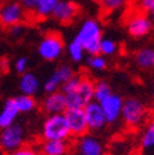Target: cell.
Returning a JSON list of instances; mask_svg holds the SVG:
<instances>
[{
    "mask_svg": "<svg viewBox=\"0 0 154 155\" xmlns=\"http://www.w3.org/2000/svg\"><path fill=\"white\" fill-rule=\"evenodd\" d=\"M128 0H99V4L101 6V8L104 11H108V13H112V11H118L122 7L126 4Z\"/></svg>",
    "mask_w": 154,
    "mask_h": 155,
    "instance_id": "28",
    "label": "cell"
},
{
    "mask_svg": "<svg viewBox=\"0 0 154 155\" xmlns=\"http://www.w3.org/2000/svg\"><path fill=\"white\" fill-rule=\"evenodd\" d=\"M67 53L68 55H70L71 61L74 62H82L85 60V54H86V50H85V47L82 45H80L79 42H78L77 39H72L70 43H68L67 46Z\"/></svg>",
    "mask_w": 154,
    "mask_h": 155,
    "instance_id": "21",
    "label": "cell"
},
{
    "mask_svg": "<svg viewBox=\"0 0 154 155\" xmlns=\"http://www.w3.org/2000/svg\"><path fill=\"white\" fill-rule=\"evenodd\" d=\"M118 43L111 38H103L101 45H100V54L104 55V57H110V55H114L118 51Z\"/></svg>",
    "mask_w": 154,
    "mask_h": 155,
    "instance_id": "26",
    "label": "cell"
},
{
    "mask_svg": "<svg viewBox=\"0 0 154 155\" xmlns=\"http://www.w3.org/2000/svg\"><path fill=\"white\" fill-rule=\"evenodd\" d=\"M111 94H112V89L108 82L97 81L96 83H94V101L100 103V101H103L104 98L111 96Z\"/></svg>",
    "mask_w": 154,
    "mask_h": 155,
    "instance_id": "24",
    "label": "cell"
},
{
    "mask_svg": "<svg viewBox=\"0 0 154 155\" xmlns=\"http://www.w3.org/2000/svg\"><path fill=\"white\" fill-rule=\"evenodd\" d=\"M42 110L47 115H58V114H65L68 110L67 98L63 91H56V93L47 94L42 101Z\"/></svg>",
    "mask_w": 154,
    "mask_h": 155,
    "instance_id": "15",
    "label": "cell"
},
{
    "mask_svg": "<svg viewBox=\"0 0 154 155\" xmlns=\"http://www.w3.org/2000/svg\"><path fill=\"white\" fill-rule=\"evenodd\" d=\"M135 64L142 71L154 69V47H142L133 55Z\"/></svg>",
    "mask_w": 154,
    "mask_h": 155,
    "instance_id": "18",
    "label": "cell"
},
{
    "mask_svg": "<svg viewBox=\"0 0 154 155\" xmlns=\"http://www.w3.org/2000/svg\"><path fill=\"white\" fill-rule=\"evenodd\" d=\"M24 32V26L22 25H15V26H11V28H9V33L13 38H19V36L22 35Z\"/></svg>",
    "mask_w": 154,
    "mask_h": 155,
    "instance_id": "31",
    "label": "cell"
},
{
    "mask_svg": "<svg viewBox=\"0 0 154 155\" xmlns=\"http://www.w3.org/2000/svg\"><path fill=\"white\" fill-rule=\"evenodd\" d=\"M125 26H126V32H128V35L131 38L143 39L151 33L154 24L147 14L136 10V11H133L132 14H129L126 17Z\"/></svg>",
    "mask_w": 154,
    "mask_h": 155,
    "instance_id": "6",
    "label": "cell"
},
{
    "mask_svg": "<svg viewBox=\"0 0 154 155\" xmlns=\"http://www.w3.org/2000/svg\"><path fill=\"white\" fill-rule=\"evenodd\" d=\"M18 87L21 90V94H26V96H35L39 91V79L33 72H26V74L19 76V82H18Z\"/></svg>",
    "mask_w": 154,
    "mask_h": 155,
    "instance_id": "19",
    "label": "cell"
},
{
    "mask_svg": "<svg viewBox=\"0 0 154 155\" xmlns=\"http://www.w3.org/2000/svg\"><path fill=\"white\" fill-rule=\"evenodd\" d=\"M153 120H154V112H153Z\"/></svg>",
    "mask_w": 154,
    "mask_h": 155,
    "instance_id": "34",
    "label": "cell"
},
{
    "mask_svg": "<svg viewBox=\"0 0 154 155\" xmlns=\"http://www.w3.org/2000/svg\"><path fill=\"white\" fill-rule=\"evenodd\" d=\"M64 40L58 32H47L38 45V54L45 61H56L64 53Z\"/></svg>",
    "mask_w": 154,
    "mask_h": 155,
    "instance_id": "5",
    "label": "cell"
},
{
    "mask_svg": "<svg viewBox=\"0 0 154 155\" xmlns=\"http://www.w3.org/2000/svg\"><path fill=\"white\" fill-rule=\"evenodd\" d=\"M151 93H153V97H154V83H153V90H151Z\"/></svg>",
    "mask_w": 154,
    "mask_h": 155,
    "instance_id": "32",
    "label": "cell"
},
{
    "mask_svg": "<svg viewBox=\"0 0 154 155\" xmlns=\"http://www.w3.org/2000/svg\"><path fill=\"white\" fill-rule=\"evenodd\" d=\"M140 145L143 150H153L154 148V120L147 123L140 137Z\"/></svg>",
    "mask_w": 154,
    "mask_h": 155,
    "instance_id": "23",
    "label": "cell"
},
{
    "mask_svg": "<svg viewBox=\"0 0 154 155\" xmlns=\"http://www.w3.org/2000/svg\"><path fill=\"white\" fill-rule=\"evenodd\" d=\"M75 148L78 155H106V150L101 140L89 133L77 139Z\"/></svg>",
    "mask_w": 154,
    "mask_h": 155,
    "instance_id": "13",
    "label": "cell"
},
{
    "mask_svg": "<svg viewBox=\"0 0 154 155\" xmlns=\"http://www.w3.org/2000/svg\"><path fill=\"white\" fill-rule=\"evenodd\" d=\"M138 11L147 14L154 24V0H135Z\"/></svg>",
    "mask_w": 154,
    "mask_h": 155,
    "instance_id": "27",
    "label": "cell"
},
{
    "mask_svg": "<svg viewBox=\"0 0 154 155\" xmlns=\"http://www.w3.org/2000/svg\"><path fill=\"white\" fill-rule=\"evenodd\" d=\"M15 98V103L17 107L21 114H28V112H32L33 110L36 108V100L33 98V96H26V94H21V96H17L14 97Z\"/></svg>",
    "mask_w": 154,
    "mask_h": 155,
    "instance_id": "22",
    "label": "cell"
},
{
    "mask_svg": "<svg viewBox=\"0 0 154 155\" xmlns=\"http://www.w3.org/2000/svg\"><path fill=\"white\" fill-rule=\"evenodd\" d=\"M28 65H29V61H28V58L26 57H18L14 61V71L17 72V74L21 76V75H24V74H26L28 72Z\"/></svg>",
    "mask_w": 154,
    "mask_h": 155,
    "instance_id": "30",
    "label": "cell"
},
{
    "mask_svg": "<svg viewBox=\"0 0 154 155\" xmlns=\"http://www.w3.org/2000/svg\"><path fill=\"white\" fill-rule=\"evenodd\" d=\"M75 39L84 46L89 55L100 54V45L103 40L101 24L96 18H86L78 28Z\"/></svg>",
    "mask_w": 154,
    "mask_h": 155,
    "instance_id": "1",
    "label": "cell"
},
{
    "mask_svg": "<svg viewBox=\"0 0 154 155\" xmlns=\"http://www.w3.org/2000/svg\"><path fill=\"white\" fill-rule=\"evenodd\" d=\"M18 2H19V0H18Z\"/></svg>",
    "mask_w": 154,
    "mask_h": 155,
    "instance_id": "35",
    "label": "cell"
},
{
    "mask_svg": "<svg viewBox=\"0 0 154 155\" xmlns=\"http://www.w3.org/2000/svg\"><path fill=\"white\" fill-rule=\"evenodd\" d=\"M61 0H35V7H33V15L36 18H49L53 17L56 7L58 6Z\"/></svg>",
    "mask_w": 154,
    "mask_h": 155,
    "instance_id": "20",
    "label": "cell"
},
{
    "mask_svg": "<svg viewBox=\"0 0 154 155\" xmlns=\"http://www.w3.org/2000/svg\"><path fill=\"white\" fill-rule=\"evenodd\" d=\"M26 18V10L18 0H7L0 10V21L4 28L22 25Z\"/></svg>",
    "mask_w": 154,
    "mask_h": 155,
    "instance_id": "7",
    "label": "cell"
},
{
    "mask_svg": "<svg viewBox=\"0 0 154 155\" xmlns=\"http://www.w3.org/2000/svg\"><path fill=\"white\" fill-rule=\"evenodd\" d=\"M85 114H86L87 125H89L90 132H100L108 125V120L106 118V114L103 111L100 103L97 101H92L84 108Z\"/></svg>",
    "mask_w": 154,
    "mask_h": 155,
    "instance_id": "12",
    "label": "cell"
},
{
    "mask_svg": "<svg viewBox=\"0 0 154 155\" xmlns=\"http://www.w3.org/2000/svg\"><path fill=\"white\" fill-rule=\"evenodd\" d=\"M19 114L21 112H19L18 107H17L15 98L13 97V98L6 100V103L2 107V112H0V127L6 129L9 126L14 125Z\"/></svg>",
    "mask_w": 154,
    "mask_h": 155,
    "instance_id": "16",
    "label": "cell"
},
{
    "mask_svg": "<svg viewBox=\"0 0 154 155\" xmlns=\"http://www.w3.org/2000/svg\"><path fill=\"white\" fill-rule=\"evenodd\" d=\"M39 151L42 155H67L70 152V143L58 140H43L39 144Z\"/></svg>",
    "mask_w": 154,
    "mask_h": 155,
    "instance_id": "17",
    "label": "cell"
},
{
    "mask_svg": "<svg viewBox=\"0 0 154 155\" xmlns=\"http://www.w3.org/2000/svg\"><path fill=\"white\" fill-rule=\"evenodd\" d=\"M65 118H67L68 126H70L71 136H72L74 139H79L82 136L87 134V132H89V125H87L85 110H82V108H78V110H67L65 111Z\"/></svg>",
    "mask_w": 154,
    "mask_h": 155,
    "instance_id": "10",
    "label": "cell"
},
{
    "mask_svg": "<svg viewBox=\"0 0 154 155\" xmlns=\"http://www.w3.org/2000/svg\"><path fill=\"white\" fill-rule=\"evenodd\" d=\"M42 139L43 140H58V141H68L72 137L68 126L65 114L58 115H47L42 125Z\"/></svg>",
    "mask_w": 154,
    "mask_h": 155,
    "instance_id": "3",
    "label": "cell"
},
{
    "mask_svg": "<svg viewBox=\"0 0 154 155\" xmlns=\"http://www.w3.org/2000/svg\"><path fill=\"white\" fill-rule=\"evenodd\" d=\"M124 103L125 100L119 94L112 93L107 98L100 101L103 111L106 114V118L108 120V125L117 123L119 119H122V110H124Z\"/></svg>",
    "mask_w": 154,
    "mask_h": 155,
    "instance_id": "11",
    "label": "cell"
},
{
    "mask_svg": "<svg viewBox=\"0 0 154 155\" xmlns=\"http://www.w3.org/2000/svg\"><path fill=\"white\" fill-rule=\"evenodd\" d=\"M25 143V129L18 123L9 126L6 129H2L0 133V147L4 154L21 148Z\"/></svg>",
    "mask_w": 154,
    "mask_h": 155,
    "instance_id": "8",
    "label": "cell"
},
{
    "mask_svg": "<svg viewBox=\"0 0 154 155\" xmlns=\"http://www.w3.org/2000/svg\"><path fill=\"white\" fill-rule=\"evenodd\" d=\"M149 115L147 107L136 97L126 98L122 110V120L129 127H140L146 122Z\"/></svg>",
    "mask_w": 154,
    "mask_h": 155,
    "instance_id": "4",
    "label": "cell"
},
{
    "mask_svg": "<svg viewBox=\"0 0 154 155\" xmlns=\"http://www.w3.org/2000/svg\"><path fill=\"white\" fill-rule=\"evenodd\" d=\"M89 2H99V0H89Z\"/></svg>",
    "mask_w": 154,
    "mask_h": 155,
    "instance_id": "33",
    "label": "cell"
},
{
    "mask_svg": "<svg viewBox=\"0 0 154 155\" xmlns=\"http://www.w3.org/2000/svg\"><path fill=\"white\" fill-rule=\"evenodd\" d=\"M79 6L78 3L72 2V0H61L58 6L56 7L54 13H53V18L57 21L58 24L67 25L71 24L79 14Z\"/></svg>",
    "mask_w": 154,
    "mask_h": 155,
    "instance_id": "14",
    "label": "cell"
},
{
    "mask_svg": "<svg viewBox=\"0 0 154 155\" xmlns=\"http://www.w3.org/2000/svg\"><path fill=\"white\" fill-rule=\"evenodd\" d=\"M4 155H42L39 148L36 147H32V145H22L21 148L15 150V151H11V152H7Z\"/></svg>",
    "mask_w": 154,
    "mask_h": 155,
    "instance_id": "29",
    "label": "cell"
},
{
    "mask_svg": "<svg viewBox=\"0 0 154 155\" xmlns=\"http://www.w3.org/2000/svg\"><path fill=\"white\" fill-rule=\"evenodd\" d=\"M87 67L94 72H101L104 69H107L108 64H107V57L101 54H96V55H89L86 60Z\"/></svg>",
    "mask_w": 154,
    "mask_h": 155,
    "instance_id": "25",
    "label": "cell"
},
{
    "mask_svg": "<svg viewBox=\"0 0 154 155\" xmlns=\"http://www.w3.org/2000/svg\"><path fill=\"white\" fill-rule=\"evenodd\" d=\"M94 83L96 82H93L86 75H82L78 86L74 90L65 93L68 110H78V108L84 110L87 104L94 101Z\"/></svg>",
    "mask_w": 154,
    "mask_h": 155,
    "instance_id": "2",
    "label": "cell"
},
{
    "mask_svg": "<svg viewBox=\"0 0 154 155\" xmlns=\"http://www.w3.org/2000/svg\"><path fill=\"white\" fill-rule=\"evenodd\" d=\"M75 75L77 74H75L72 67H70V65H60V67L47 78V81L43 84V90H45L46 94L60 91L61 87L64 86L67 82H70Z\"/></svg>",
    "mask_w": 154,
    "mask_h": 155,
    "instance_id": "9",
    "label": "cell"
}]
</instances>
